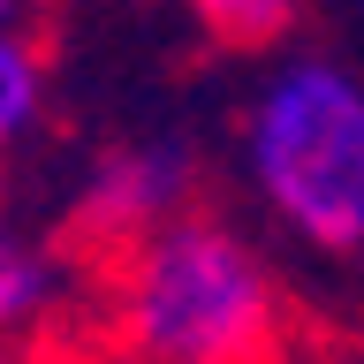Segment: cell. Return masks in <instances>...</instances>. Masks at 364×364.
<instances>
[{"label":"cell","mask_w":364,"mask_h":364,"mask_svg":"<svg viewBox=\"0 0 364 364\" xmlns=\"http://www.w3.org/2000/svg\"><path fill=\"white\" fill-rule=\"evenodd\" d=\"M235 167L273 235L304 258H364V68L289 46L258 68L235 114Z\"/></svg>","instance_id":"obj_1"},{"label":"cell","mask_w":364,"mask_h":364,"mask_svg":"<svg viewBox=\"0 0 364 364\" xmlns=\"http://www.w3.org/2000/svg\"><path fill=\"white\" fill-rule=\"evenodd\" d=\"M281 326V273L228 213L198 205L114 266V341L129 364H266Z\"/></svg>","instance_id":"obj_2"},{"label":"cell","mask_w":364,"mask_h":364,"mask_svg":"<svg viewBox=\"0 0 364 364\" xmlns=\"http://www.w3.org/2000/svg\"><path fill=\"white\" fill-rule=\"evenodd\" d=\"M198 182H205V159L190 136H175V129L114 136L84 159V175L68 190V228L84 243L136 250L159 228H175L182 213H198Z\"/></svg>","instance_id":"obj_3"},{"label":"cell","mask_w":364,"mask_h":364,"mask_svg":"<svg viewBox=\"0 0 364 364\" xmlns=\"http://www.w3.org/2000/svg\"><path fill=\"white\" fill-rule=\"evenodd\" d=\"M46 107H53V68H46L38 31H0V190L16 175V159L38 144Z\"/></svg>","instance_id":"obj_4"},{"label":"cell","mask_w":364,"mask_h":364,"mask_svg":"<svg viewBox=\"0 0 364 364\" xmlns=\"http://www.w3.org/2000/svg\"><path fill=\"white\" fill-rule=\"evenodd\" d=\"M53 304H61V258H53L31 228H16L0 213V349L23 341Z\"/></svg>","instance_id":"obj_5"},{"label":"cell","mask_w":364,"mask_h":364,"mask_svg":"<svg viewBox=\"0 0 364 364\" xmlns=\"http://www.w3.org/2000/svg\"><path fill=\"white\" fill-rule=\"evenodd\" d=\"M190 8V23H198L213 46H228V53H266V46H281L296 31V16H304V0H182Z\"/></svg>","instance_id":"obj_6"},{"label":"cell","mask_w":364,"mask_h":364,"mask_svg":"<svg viewBox=\"0 0 364 364\" xmlns=\"http://www.w3.org/2000/svg\"><path fill=\"white\" fill-rule=\"evenodd\" d=\"M46 16V0H0V31H31Z\"/></svg>","instance_id":"obj_7"},{"label":"cell","mask_w":364,"mask_h":364,"mask_svg":"<svg viewBox=\"0 0 364 364\" xmlns=\"http://www.w3.org/2000/svg\"><path fill=\"white\" fill-rule=\"evenodd\" d=\"M311 364H364V341H341V349H326V357H311Z\"/></svg>","instance_id":"obj_8"}]
</instances>
